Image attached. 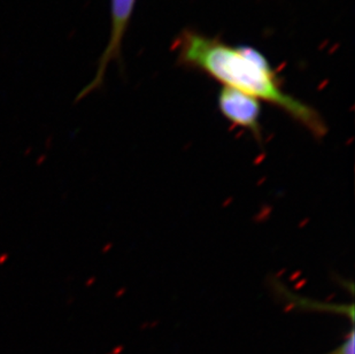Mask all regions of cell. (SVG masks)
Wrapping results in <instances>:
<instances>
[{
  "label": "cell",
  "instance_id": "cell-1",
  "mask_svg": "<svg viewBox=\"0 0 355 354\" xmlns=\"http://www.w3.org/2000/svg\"><path fill=\"white\" fill-rule=\"evenodd\" d=\"M174 49L182 66L200 71L223 87L278 107L316 137L327 133L320 114L283 90L272 65L254 47H232L218 38L184 31L175 42Z\"/></svg>",
  "mask_w": 355,
  "mask_h": 354
},
{
  "label": "cell",
  "instance_id": "cell-2",
  "mask_svg": "<svg viewBox=\"0 0 355 354\" xmlns=\"http://www.w3.org/2000/svg\"><path fill=\"white\" fill-rule=\"evenodd\" d=\"M136 1L137 0H111L112 24L110 42L99 60L97 74L94 75V80L84 89L80 96H85L91 91L101 87L104 81L105 74L107 71L108 65L111 64L112 61L118 60L120 58L121 47H122L128 26L130 24Z\"/></svg>",
  "mask_w": 355,
  "mask_h": 354
},
{
  "label": "cell",
  "instance_id": "cell-3",
  "mask_svg": "<svg viewBox=\"0 0 355 354\" xmlns=\"http://www.w3.org/2000/svg\"><path fill=\"white\" fill-rule=\"evenodd\" d=\"M218 110L229 122L252 131L255 137L260 138V101L241 91L223 87L218 94Z\"/></svg>",
  "mask_w": 355,
  "mask_h": 354
},
{
  "label": "cell",
  "instance_id": "cell-4",
  "mask_svg": "<svg viewBox=\"0 0 355 354\" xmlns=\"http://www.w3.org/2000/svg\"><path fill=\"white\" fill-rule=\"evenodd\" d=\"M327 354H354V328H351L347 337L344 339L342 344L338 348H335L334 351L329 352Z\"/></svg>",
  "mask_w": 355,
  "mask_h": 354
}]
</instances>
